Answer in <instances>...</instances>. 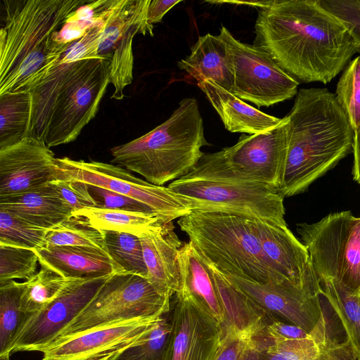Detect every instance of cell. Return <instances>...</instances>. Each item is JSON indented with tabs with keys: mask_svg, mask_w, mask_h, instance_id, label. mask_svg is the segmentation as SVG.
<instances>
[{
	"mask_svg": "<svg viewBox=\"0 0 360 360\" xmlns=\"http://www.w3.org/2000/svg\"><path fill=\"white\" fill-rule=\"evenodd\" d=\"M253 45L299 83L326 84L359 48L345 25L319 0L264 1Z\"/></svg>",
	"mask_w": 360,
	"mask_h": 360,
	"instance_id": "obj_1",
	"label": "cell"
},
{
	"mask_svg": "<svg viewBox=\"0 0 360 360\" xmlns=\"http://www.w3.org/2000/svg\"><path fill=\"white\" fill-rule=\"evenodd\" d=\"M102 21L72 42L30 91L32 135L49 147L74 141L96 116L110 84V60L98 56Z\"/></svg>",
	"mask_w": 360,
	"mask_h": 360,
	"instance_id": "obj_2",
	"label": "cell"
},
{
	"mask_svg": "<svg viewBox=\"0 0 360 360\" xmlns=\"http://www.w3.org/2000/svg\"><path fill=\"white\" fill-rule=\"evenodd\" d=\"M288 153L278 190L284 198L305 191L352 152L348 117L326 88L300 89L287 115Z\"/></svg>",
	"mask_w": 360,
	"mask_h": 360,
	"instance_id": "obj_3",
	"label": "cell"
},
{
	"mask_svg": "<svg viewBox=\"0 0 360 360\" xmlns=\"http://www.w3.org/2000/svg\"><path fill=\"white\" fill-rule=\"evenodd\" d=\"M88 0H3L0 95L30 91L56 66L69 45L53 39L68 15Z\"/></svg>",
	"mask_w": 360,
	"mask_h": 360,
	"instance_id": "obj_4",
	"label": "cell"
},
{
	"mask_svg": "<svg viewBox=\"0 0 360 360\" xmlns=\"http://www.w3.org/2000/svg\"><path fill=\"white\" fill-rule=\"evenodd\" d=\"M207 145L197 100L185 98L164 122L110 151L112 162L162 186L186 175L204 155L201 148Z\"/></svg>",
	"mask_w": 360,
	"mask_h": 360,
	"instance_id": "obj_5",
	"label": "cell"
},
{
	"mask_svg": "<svg viewBox=\"0 0 360 360\" xmlns=\"http://www.w3.org/2000/svg\"><path fill=\"white\" fill-rule=\"evenodd\" d=\"M177 224L202 257L223 274L264 284L290 281L264 254L249 217L192 210Z\"/></svg>",
	"mask_w": 360,
	"mask_h": 360,
	"instance_id": "obj_6",
	"label": "cell"
},
{
	"mask_svg": "<svg viewBox=\"0 0 360 360\" xmlns=\"http://www.w3.org/2000/svg\"><path fill=\"white\" fill-rule=\"evenodd\" d=\"M297 231L319 279L335 280L359 294L360 217L349 211L331 213L313 224H298Z\"/></svg>",
	"mask_w": 360,
	"mask_h": 360,
	"instance_id": "obj_7",
	"label": "cell"
},
{
	"mask_svg": "<svg viewBox=\"0 0 360 360\" xmlns=\"http://www.w3.org/2000/svg\"><path fill=\"white\" fill-rule=\"evenodd\" d=\"M171 297L158 291L146 278L115 274L56 338L113 322L166 314L170 311Z\"/></svg>",
	"mask_w": 360,
	"mask_h": 360,
	"instance_id": "obj_8",
	"label": "cell"
},
{
	"mask_svg": "<svg viewBox=\"0 0 360 360\" xmlns=\"http://www.w3.org/2000/svg\"><path fill=\"white\" fill-rule=\"evenodd\" d=\"M59 179L75 180L128 196L148 206L165 223L189 214L192 201L168 186L138 178L121 166L97 162L56 158Z\"/></svg>",
	"mask_w": 360,
	"mask_h": 360,
	"instance_id": "obj_9",
	"label": "cell"
},
{
	"mask_svg": "<svg viewBox=\"0 0 360 360\" xmlns=\"http://www.w3.org/2000/svg\"><path fill=\"white\" fill-rule=\"evenodd\" d=\"M168 187L189 198L193 202V210L220 212L287 225L283 198L267 184L179 179Z\"/></svg>",
	"mask_w": 360,
	"mask_h": 360,
	"instance_id": "obj_10",
	"label": "cell"
},
{
	"mask_svg": "<svg viewBox=\"0 0 360 360\" xmlns=\"http://www.w3.org/2000/svg\"><path fill=\"white\" fill-rule=\"evenodd\" d=\"M219 36L225 42L229 56L233 75L231 94L257 107H269L296 96L300 83L267 53L237 40L224 25Z\"/></svg>",
	"mask_w": 360,
	"mask_h": 360,
	"instance_id": "obj_11",
	"label": "cell"
},
{
	"mask_svg": "<svg viewBox=\"0 0 360 360\" xmlns=\"http://www.w3.org/2000/svg\"><path fill=\"white\" fill-rule=\"evenodd\" d=\"M163 315L113 322L58 338L39 352L42 360H115L125 349L146 340Z\"/></svg>",
	"mask_w": 360,
	"mask_h": 360,
	"instance_id": "obj_12",
	"label": "cell"
},
{
	"mask_svg": "<svg viewBox=\"0 0 360 360\" xmlns=\"http://www.w3.org/2000/svg\"><path fill=\"white\" fill-rule=\"evenodd\" d=\"M150 0H117L105 20L99 39L98 56L110 60L112 98L122 100L124 89L132 82V42L136 34L153 36V25L148 22Z\"/></svg>",
	"mask_w": 360,
	"mask_h": 360,
	"instance_id": "obj_13",
	"label": "cell"
},
{
	"mask_svg": "<svg viewBox=\"0 0 360 360\" xmlns=\"http://www.w3.org/2000/svg\"><path fill=\"white\" fill-rule=\"evenodd\" d=\"M223 274L265 313L278 315L307 333L315 328L321 318L323 311L319 298L321 285L314 270L303 286L290 281L264 284Z\"/></svg>",
	"mask_w": 360,
	"mask_h": 360,
	"instance_id": "obj_14",
	"label": "cell"
},
{
	"mask_svg": "<svg viewBox=\"0 0 360 360\" xmlns=\"http://www.w3.org/2000/svg\"><path fill=\"white\" fill-rule=\"evenodd\" d=\"M174 295L162 360H215L223 338L221 326L188 295L178 292Z\"/></svg>",
	"mask_w": 360,
	"mask_h": 360,
	"instance_id": "obj_15",
	"label": "cell"
},
{
	"mask_svg": "<svg viewBox=\"0 0 360 360\" xmlns=\"http://www.w3.org/2000/svg\"><path fill=\"white\" fill-rule=\"evenodd\" d=\"M108 278L70 279L53 302L29 318L13 344L10 354L39 352L48 345L84 310Z\"/></svg>",
	"mask_w": 360,
	"mask_h": 360,
	"instance_id": "obj_16",
	"label": "cell"
},
{
	"mask_svg": "<svg viewBox=\"0 0 360 360\" xmlns=\"http://www.w3.org/2000/svg\"><path fill=\"white\" fill-rule=\"evenodd\" d=\"M289 119L269 130L243 136L230 147L235 170L251 183L267 184L278 190L286 162Z\"/></svg>",
	"mask_w": 360,
	"mask_h": 360,
	"instance_id": "obj_17",
	"label": "cell"
},
{
	"mask_svg": "<svg viewBox=\"0 0 360 360\" xmlns=\"http://www.w3.org/2000/svg\"><path fill=\"white\" fill-rule=\"evenodd\" d=\"M56 158L43 141L33 136L0 150V196L58 179Z\"/></svg>",
	"mask_w": 360,
	"mask_h": 360,
	"instance_id": "obj_18",
	"label": "cell"
},
{
	"mask_svg": "<svg viewBox=\"0 0 360 360\" xmlns=\"http://www.w3.org/2000/svg\"><path fill=\"white\" fill-rule=\"evenodd\" d=\"M262 250L275 271L299 286H303L314 269L305 246L287 225L250 218Z\"/></svg>",
	"mask_w": 360,
	"mask_h": 360,
	"instance_id": "obj_19",
	"label": "cell"
},
{
	"mask_svg": "<svg viewBox=\"0 0 360 360\" xmlns=\"http://www.w3.org/2000/svg\"><path fill=\"white\" fill-rule=\"evenodd\" d=\"M147 268V279L160 293L172 297L180 288L178 254L182 243L172 221L139 237Z\"/></svg>",
	"mask_w": 360,
	"mask_h": 360,
	"instance_id": "obj_20",
	"label": "cell"
},
{
	"mask_svg": "<svg viewBox=\"0 0 360 360\" xmlns=\"http://www.w3.org/2000/svg\"><path fill=\"white\" fill-rule=\"evenodd\" d=\"M41 266L65 278L90 280L122 273L104 250L70 246H46L34 250Z\"/></svg>",
	"mask_w": 360,
	"mask_h": 360,
	"instance_id": "obj_21",
	"label": "cell"
},
{
	"mask_svg": "<svg viewBox=\"0 0 360 360\" xmlns=\"http://www.w3.org/2000/svg\"><path fill=\"white\" fill-rule=\"evenodd\" d=\"M0 210L46 230L69 219L73 212L51 182L22 193L0 196Z\"/></svg>",
	"mask_w": 360,
	"mask_h": 360,
	"instance_id": "obj_22",
	"label": "cell"
},
{
	"mask_svg": "<svg viewBox=\"0 0 360 360\" xmlns=\"http://www.w3.org/2000/svg\"><path fill=\"white\" fill-rule=\"evenodd\" d=\"M178 263L180 276L178 292L186 294L198 302L222 328L224 314L207 260L189 241L184 243L180 248Z\"/></svg>",
	"mask_w": 360,
	"mask_h": 360,
	"instance_id": "obj_23",
	"label": "cell"
},
{
	"mask_svg": "<svg viewBox=\"0 0 360 360\" xmlns=\"http://www.w3.org/2000/svg\"><path fill=\"white\" fill-rule=\"evenodd\" d=\"M197 85L231 132L252 135L274 128L283 121V117L278 118L259 110L212 81H202Z\"/></svg>",
	"mask_w": 360,
	"mask_h": 360,
	"instance_id": "obj_24",
	"label": "cell"
},
{
	"mask_svg": "<svg viewBox=\"0 0 360 360\" xmlns=\"http://www.w3.org/2000/svg\"><path fill=\"white\" fill-rule=\"evenodd\" d=\"M191 54L177 63L179 69L193 77L197 83L210 80L231 93L233 75L225 42L210 33L199 37L191 46Z\"/></svg>",
	"mask_w": 360,
	"mask_h": 360,
	"instance_id": "obj_25",
	"label": "cell"
},
{
	"mask_svg": "<svg viewBox=\"0 0 360 360\" xmlns=\"http://www.w3.org/2000/svg\"><path fill=\"white\" fill-rule=\"evenodd\" d=\"M209 264L224 314L223 335L227 330L247 333L254 337L264 335L266 326V313L234 286L220 271Z\"/></svg>",
	"mask_w": 360,
	"mask_h": 360,
	"instance_id": "obj_26",
	"label": "cell"
},
{
	"mask_svg": "<svg viewBox=\"0 0 360 360\" xmlns=\"http://www.w3.org/2000/svg\"><path fill=\"white\" fill-rule=\"evenodd\" d=\"M32 95L29 91L0 95V150L32 135Z\"/></svg>",
	"mask_w": 360,
	"mask_h": 360,
	"instance_id": "obj_27",
	"label": "cell"
},
{
	"mask_svg": "<svg viewBox=\"0 0 360 360\" xmlns=\"http://www.w3.org/2000/svg\"><path fill=\"white\" fill-rule=\"evenodd\" d=\"M72 215L85 218L96 229L124 232L139 238L165 223L153 213L98 207H86L74 212Z\"/></svg>",
	"mask_w": 360,
	"mask_h": 360,
	"instance_id": "obj_28",
	"label": "cell"
},
{
	"mask_svg": "<svg viewBox=\"0 0 360 360\" xmlns=\"http://www.w3.org/2000/svg\"><path fill=\"white\" fill-rule=\"evenodd\" d=\"M321 318L307 338L273 342L264 340L252 360H315L331 334L323 306Z\"/></svg>",
	"mask_w": 360,
	"mask_h": 360,
	"instance_id": "obj_29",
	"label": "cell"
},
{
	"mask_svg": "<svg viewBox=\"0 0 360 360\" xmlns=\"http://www.w3.org/2000/svg\"><path fill=\"white\" fill-rule=\"evenodd\" d=\"M21 283H0V356L10 354L16 338L30 318L20 304Z\"/></svg>",
	"mask_w": 360,
	"mask_h": 360,
	"instance_id": "obj_30",
	"label": "cell"
},
{
	"mask_svg": "<svg viewBox=\"0 0 360 360\" xmlns=\"http://www.w3.org/2000/svg\"><path fill=\"white\" fill-rule=\"evenodd\" d=\"M321 288L343 328L360 353V300L359 294L333 279H319Z\"/></svg>",
	"mask_w": 360,
	"mask_h": 360,
	"instance_id": "obj_31",
	"label": "cell"
},
{
	"mask_svg": "<svg viewBox=\"0 0 360 360\" xmlns=\"http://www.w3.org/2000/svg\"><path fill=\"white\" fill-rule=\"evenodd\" d=\"M51 269H41L30 278L21 283L20 304L30 317L53 302L70 282Z\"/></svg>",
	"mask_w": 360,
	"mask_h": 360,
	"instance_id": "obj_32",
	"label": "cell"
},
{
	"mask_svg": "<svg viewBox=\"0 0 360 360\" xmlns=\"http://www.w3.org/2000/svg\"><path fill=\"white\" fill-rule=\"evenodd\" d=\"M117 0H88L71 13L60 30L53 33L58 44L68 46L83 37L91 28L104 20Z\"/></svg>",
	"mask_w": 360,
	"mask_h": 360,
	"instance_id": "obj_33",
	"label": "cell"
},
{
	"mask_svg": "<svg viewBox=\"0 0 360 360\" xmlns=\"http://www.w3.org/2000/svg\"><path fill=\"white\" fill-rule=\"evenodd\" d=\"M70 246L105 250L103 232L84 217L72 215L47 230L44 246Z\"/></svg>",
	"mask_w": 360,
	"mask_h": 360,
	"instance_id": "obj_34",
	"label": "cell"
},
{
	"mask_svg": "<svg viewBox=\"0 0 360 360\" xmlns=\"http://www.w3.org/2000/svg\"><path fill=\"white\" fill-rule=\"evenodd\" d=\"M102 232L105 252L123 272L147 278L148 271L140 238L124 232Z\"/></svg>",
	"mask_w": 360,
	"mask_h": 360,
	"instance_id": "obj_35",
	"label": "cell"
},
{
	"mask_svg": "<svg viewBox=\"0 0 360 360\" xmlns=\"http://www.w3.org/2000/svg\"><path fill=\"white\" fill-rule=\"evenodd\" d=\"M46 232L0 210V245L36 250L44 246Z\"/></svg>",
	"mask_w": 360,
	"mask_h": 360,
	"instance_id": "obj_36",
	"label": "cell"
},
{
	"mask_svg": "<svg viewBox=\"0 0 360 360\" xmlns=\"http://www.w3.org/2000/svg\"><path fill=\"white\" fill-rule=\"evenodd\" d=\"M354 130L360 126V55L344 69L335 94Z\"/></svg>",
	"mask_w": 360,
	"mask_h": 360,
	"instance_id": "obj_37",
	"label": "cell"
},
{
	"mask_svg": "<svg viewBox=\"0 0 360 360\" xmlns=\"http://www.w3.org/2000/svg\"><path fill=\"white\" fill-rule=\"evenodd\" d=\"M38 262L34 250L0 245V283L30 278L37 273Z\"/></svg>",
	"mask_w": 360,
	"mask_h": 360,
	"instance_id": "obj_38",
	"label": "cell"
},
{
	"mask_svg": "<svg viewBox=\"0 0 360 360\" xmlns=\"http://www.w3.org/2000/svg\"><path fill=\"white\" fill-rule=\"evenodd\" d=\"M166 314L146 340L125 349L115 360H162L171 329Z\"/></svg>",
	"mask_w": 360,
	"mask_h": 360,
	"instance_id": "obj_39",
	"label": "cell"
},
{
	"mask_svg": "<svg viewBox=\"0 0 360 360\" xmlns=\"http://www.w3.org/2000/svg\"><path fill=\"white\" fill-rule=\"evenodd\" d=\"M263 336L227 330L224 333L215 360H252L264 342Z\"/></svg>",
	"mask_w": 360,
	"mask_h": 360,
	"instance_id": "obj_40",
	"label": "cell"
},
{
	"mask_svg": "<svg viewBox=\"0 0 360 360\" xmlns=\"http://www.w3.org/2000/svg\"><path fill=\"white\" fill-rule=\"evenodd\" d=\"M51 183L73 212L86 207H98L89 192L88 184L65 179H56Z\"/></svg>",
	"mask_w": 360,
	"mask_h": 360,
	"instance_id": "obj_41",
	"label": "cell"
},
{
	"mask_svg": "<svg viewBox=\"0 0 360 360\" xmlns=\"http://www.w3.org/2000/svg\"><path fill=\"white\" fill-rule=\"evenodd\" d=\"M89 190L98 207L155 214L148 206L128 196L95 186L89 185Z\"/></svg>",
	"mask_w": 360,
	"mask_h": 360,
	"instance_id": "obj_42",
	"label": "cell"
},
{
	"mask_svg": "<svg viewBox=\"0 0 360 360\" xmlns=\"http://www.w3.org/2000/svg\"><path fill=\"white\" fill-rule=\"evenodd\" d=\"M315 360H360V353L346 335L338 340L331 333Z\"/></svg>",
	"mask_w": 360,
	"mask_h": 360,
	"instance_id": "obj_43",
	"label": "cell"
},
{
	"mask_svg": "<svg viewBox=\"0 0 360 360\" xmlns=\"http://www.w3.org/2000/svg\"><path fill=\"white\" fill-rule=\"evenodd\" d=\"M265 333L273 342L303 339L310 334L300 326L279 321H272L266 325Z\"/></svg>",
	"mask_w": 360,
	"mask_h": 360,
	"instance_id": "obj_44",
	"label": "cell"
},
{
	"mask_svg": "<svg viewBox=\"0 0 360 360\" xmlns=\"http://www.w3.org/2000/svg\"><path fill=\"white\" fill-rule=\"evenodd\" d=\"M181 0H150L147 13L148 22L153 25L160 22L164 15Z\"/></svg>",
	"mask_w": 360,
	"mask_h": 360,
	"instance_id": "obj_45",
	"label": "cell"
},
{
	"mask_svg": "<svg viewBox=\"0 0 360 360\" xmlns=\"http://www.w3.org/2000/svg\"><path fill=\"white\" fill-rule=\"evenodd\" d=\"M352 152L354 154L353 176L360 183V126L353 131Z\"/></svg>",
	"mask_w": 360,
	"mask_h": 360,
	"instance_id": "obj_46",
	"label": "cell"
},
{
	"mask_svg": "<svg viewBox=\"0 0 360 360\" xmlns=\"http://www.w3.org/2000/svg\"><path fill=\"white\" fill-rule=\"evenodd\" d=\"M11 355L6 354L0 356V360H10Z\"/></svg>",
	"mask_w": 360,
	"mask_h": 360,
	"instance_id": "obj_47",
	"label": "cell"
},
{
	"mask_svg": "<svg viewBox=\"0 0 360 360\" xmlns=\"http://www.w3.org/2000/svg\"><path fill=\"white\" fill-rule=\"evenodd\" d=\"M359 300H360V292H359Z\"/></svg>",
	"mask_w": 360,
	"mask_h": 360,
	"instance_id": "obj_48",
	"label": "cell"
},
{
	"mask_svg": "<svg viewBox=\"0 0 360 360\" xmlns=\"http://www.w3.org/2000/svg\"><path fill=\"white\" fill-rule=\"evenodd\" d=\"M359 52L360 53V49H359Z\"/></svg>",
	"mask_w": 360,
	"mask_h": 360,
	"instance_id": "obj_49",
	"label": "cell"
},
{
	"mask_svg": "<svg viewBox=\"0 0 360 360\" xmlns=\"http://www.w3.org/2000/svg\"><path fill=\"white\" fill-rule=\"evenodd\" d=\"M359 4H360V1H359Z\"/></svg>",
	"mask_w": 360,
	"mask_h": 360,
	"instance_id": "obj_50",
	"label": "cell"
}]
</instances>
